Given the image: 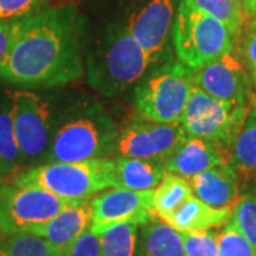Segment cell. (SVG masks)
Wrapping results in <instances>:
<instances>
[{
    "label": "cell",
    "mask_w": 256,
    "mask_h": 256,
    "mask_svg": "<svg viewBox=\"0 0 256 256\" xmlns=\"http://www.w3.org/2000/svg\"><path fill=\"white\" fill-rule=\"evenodd\" d=\"M84 74L77 10L46 6L23 18L18 38L0 67V78L30 87H56Z\"/></svg>",
    "instance_id": "6da1fadb"
},
{
    "label": "cell",
    "mask_w": 256,
    "mask_h": 256,
    "mask_svg": "<svg viewBox=\"0 0 256 256\" xmlns=\"http://www.w3.org/2000/svg\"><path fill=\"white\" fill-rule=\"evenodd\" d=\"M151 64H154L151 57L126 26H112L87 53V82L98 94L112 97L142 80Z\"/></svg>",
    "instance_id": "7a4b0ae2"
},
{
    "label": "cell",
    "mask_w": 256,
    "mask_h": 256,
    "mask_svg": "<svg viewBox=\"0 0 256 256\" xmlns=\"http://www.w3.org/2000/svg\"><path fill=\"white\" fill-rule=\"evenodd\" d=\"M10 182L20 186L42 188L68 202L87 201L98 192L116 188V158L44 162L16 171Z\"/></svg>",
    "instance_id": "3957f363"
},
{
    "label": "cell",
    "mask_w": 256,
    "mask_h": 256,
    "mask_svg": "<svg viewBox=\"0 0 256 256\" xmlns=\"http://www.w3.org/2000/svg\"><path fill=\"white\" fill-rule=\"evenodd\" d=\"M118 127L100 104L78 108L53 136L44 161L78 162L114 154Z\"/></svg>",
    "instance_id": "277c9868"
},
{
    "label": "cell",
    "mask_w": 256,
    "mask_h": 256,
    "mask_svg": "<svg viewBox=\"0 0 256 256\" xmlns=\"http://www.w3.org/2000/svg\"><path fill=\"white\" fill-rule=\"evenodd\" d=\"M171 36L178 62L194 72L235 50L228 28L191 0H180Z\"/></svg>",
    "instance_id": "5b68a950"
},
{
    "label": "cell",
    "mask_w": 256,
    "mask_h": 256,
    "mask_svg": "<svg viewBox=\"0 0 256 256\" xmlns=\"http://www.w3.org/2000/svg\"><path fill=\"white\" fill-rule=\"evenodd\" d=\"M194 87V70L180 62H166L138 84L137 111L156 122H181Z\"/></svg>",
    "instance_id": "8992f818"
},
{
    "label": "cell",
    "mask_w": 256,
    "mask_h": 256,
    "mask_svg": "<svg viewBox=\"0 0 256 256\" xmlns=\"http://www.w3.org/2000/svg\"><path fill=\"white\" fill-rule=\"evenodd\" d=\"M248 111L249 107L218 100L194 87L181 126L185 136L206 140L229 156Z\"/></svg>",
    "instance_id": "52a82bcc"
},
{
    "label": "cell",
    "mask_w": 256,
    "mask_h": 256,
    "mask_svg": "<svg viewBox=\"0 0 256 256\" xmlns=\"http://www.w3.org/2000/svg\"><path fill=\"white\" fill-rule=\"evenodd\" d=\"M74 204L36 186L6 182L0 190V234L30 232Z\"/></svg>",
    "instance_id": "ba28073f"
},
{
    "label": "cell",
    "mask_w": 256,
    "mask_h": 256,
    "mask_svg": "<svg viewBox=\"0 0 256 256\" xmlns=\"http://www.w3.org/2000/svg\"><path fill=\"white\" fill-rule=\"evenodd\" d=\"M12 117L23 164L44 160L53 140L50 106L32 92L10 94Z\"/></svg>",
    "instance_id": "9c48e42d"
},
{
    "label": "cell",
    "mask_w": 256,
    "mask_h": 256,
    "mask_svg": "<svg viewBox=\"0 0 256 256\" xmlns=\"http://www.w3.org/2000/svg\"><path fill=\"white\" fill-rule=\"evenodd\" d=\"M176 0H134L126 28L152 60L168 57V40L172 32Z\"/></svg>",
    "instance_id": "30bf717a"
},
{
    "label": "cell",
    "mask_w": 256,
    "mask_h": 256,
    "mask_svg": "<svg viewBox=\"0 0 256 256\" xmlns=\"http://www.w3.org/2000/svg\"><path fill=\"white\" fill-rule=\"evenodd\" d=\"M185 137L181 122H156L140 118L120 131L114 154L122 158H141L162 162Z\"/></svg>",
    "instance_id": "8fae6325"
},
{
    "label": "cell",
    "mask_w": 256,
    "mask_h": 256,
    "mask_svg": "<svg viewBox=\"0 0 256 256\" xmlns=\"http://www.w3.org/2000/svg\"><path fill=\"white\" fill-rule=\"evenodd\" d=\"M194 86L218 100L249 108L256 104V92L250 77L234 52L195 70Z\"/></svg>",
    "instance_id": "7c38bea8"
},
{
    "label": "cell",
    "mask_w": 256,
    "mask_h": 256,
    "mask_svg": "<svg viewBox=\"0 0 256 256\" xmlns=\"http://www.w3.org/2000/svg\"><path fill=\"white\" fill-rule=\"evenodd\" d=\"M154 190L131 191L126 188H108L92 198V229L110 226L120 222H134L140 226L156 218L152 210Z\"/></svg>",
    "instance_id": "4fadbf2b"
},
{
    "label": "cell",
    "mask_w": 256,
    "mask_h": 256,
    "mask_svg": "<svg viewBox=\"0 0 256 256\" xmlns=\"http://www.w3.org/2000/svg\"><path fill=\"white\" fill-rule=\"evenodd\" d=\"M228 161L229 156L218 146L202 138L185 136L171 156L162 161V165L166 172L190 180L191 176L216 165L226 164Z\"/></svg>",
    "instance_id": "5bb4252c"
},
{
    "label": "cell",
    "mask_w": 256,
    "mask_h": 256,
    "mask_svg": "<svg viewBox=\"0 0 256 256\" xmlns=\"http://www.w3.org/2000/svg\"><path fill=\"white\" fill-rule=\"evenodd\" d=\"M92 200L74 202L64 206L44 225L34 228L28 234H34L46 239L50 245H53L62 255L66 256L67 250L82 232L92 228Z\"/></svg>",
    "instance_id": "9a60e30c"
},
{
    "label": "cell",
    "mask_w": 256,
    "mask_h": 256,
    "mask_svg": "<svg viewBox=\"0 0 256 256\" xmlns=\"http://www.w3.org/2000/svg\"><path fill=\"white\" fill-rule=\"evenodd\" d=\"M188 181L194 195L214 208L234 210L240 196L238 178L228 162L191 176Z\"/></svg>",
    "instance_id": "2e32d148"
},
{
    "label": "cell",
    "mask_w": 256,
    "mask_h": 256,
    "mask_svg": "<svg viewBox=\"0 0 256 256\" xmlns=\"http://www.w3.org/2000/svg\"><path fill=\"white\" fill-rule=\"evenodd\" d=\"M228 164L236 175L240 188L249 190L250 185H256V104L248 111L230 148Z\"/></svg>",
    "instance_id": "e0dca14e"
},
{
    "label": "cell",
    "mask_w": 256,
    "mask_h": 256,
    "mask_svg": "<svg viewBox=\"0 0 256 256\" xmlns=\"http://www.w3.org/2000/svg\"><path fill=\"white\" fill-rule=\"evenodd\" d=\"M232 208H214L192 195L164 222L178 232L205 230L225 226L232 218Z\"/></svg>",
    "instance_id": "ac0fdd59"
},
{
    "label": "cell",
    "mask_w": 256,
    "mask_h": 256,
    "mask_svg": "<svg viewBox=\"0 0 256 256\" xmlns=\"http://www.w3.org/2000/svg\"><path fill=\"white\" fill-rule=\"evenodd\" d=\"M166 174L160 161L141 158H116V188L131 191L156 190Z\"/></svg>",
    "instance_id": "d6986e66"
},
{
    "label": "cell",
    "mask_w": 256,
    "mask_h": 256,
    "mask_svg": "<svg viewBox=\"0 0 256 256\" xmlns=\"http://www.w3.org/2000/svg\"><path fill=\"white\" fill-rule=\"evenodd\" d=\"M137 256H185L181 234L164 220H151L141 226Z\"/></svg>",
    "instance_id": "ffe728a7"
},
{
    "label": "cell",
    "mask_w": 256,
    "mask_h": 256,
    "mask_svg": "<svg viewBox=\"0 0 256 256\" xmlns=\"http://www.w3.org/2000/svg\"><path fill=\"white\" fill-rule=\"evenodd\" d=\"M194 195L190 181L184 176L166 172L152 195V210L156 216L165 220Z\"/></svg>",
    "instance_id": "44dd1931"
},
{
    "label": "cell",
    "mask_w": 256,
    "mask_h": 256,
    "mask_svg": "<svg viewBox=\"0 0 256 256\" xmlns=\"http://www.w3.org/2000/svg\"><path fill=\"white\" fill-rule=\"evenodd\" d=\"M138 228L134 222H120L98 229L101 256H137Z\"/></svg>",
    "instance_id": "7402d4cb"
},
{
    "label": "cell",
    "mask_w": 256,
    "mask_h": 256,
    "mask_svg": "<svg viewBox=\"0 0 256 256\" xmlns=\"http://www.w3.org/2000/svg\"><path fill=\"white\" fill-rule=\"evenodd\" d=\"M0 256H63L46 239L34 234L20 232L2 235Z\"/></svg>",
    "instance_id": "603a6c76"
},
{
    "label": "cell",
    "mask_w": 256,
    "mask_h": 256,
    "mask_svg": "<svg viewBox=\"0 0 256 256\" xmlns=\"http://www.w3.org/2000/svg\"><path fill=\"white\" fill-rule=\"evenodd\" d=\"M0 164L6 168L9 175L14 174L18 171V166L23 165V158L14 134L10 97L8 102L0 107Z\"/></svg>",
    "instance_id": "cb8c5ba5"
},
{
    "label": "cell",
    "mask_w": 256,
    "mask_h": 256,
    "mask_svg": "<svg viewBox=\"0 0 256 256\" xmlns=\"http://www.w3.org/2000/svg\"><path fill=\"white\" fill-rule=\"evenodd\" d=\"M191 3L206 14L222 22L228 28L236 43L239 34L246 23L238 0H191Z\"/></svg>",
    "instance_id": "d4e9b609"
},
{
    "label": "cell",
    "mask_w": 256,
    "mask_h": 256,
    "mask_svg": "<svg viewBox=\"0 0 256 256\" xmlns=\"http://www.w3.org/2000/svg\"><path fill=\"white\" fill-rule=\"evenodd\" d=\"M230 222L256 250V190H248L239 196Z\"/></svg>",
    "instance_id": "484cf974"
},
{
    "label": "cell",
    "mask_w": 256,
    "mask_h": 256,
    "mask_svg": "<svg viewBox=\"0 0 256 256\" xmlns=\"http://www.w3.org/2000/svg\"><path fill=\"white\" fill-rule=\"evenodd\" d=\"M235 46L238 47L240 62L245 66L256 92V13L246 20Z\"/></svg>",
    "instance_id": "4316f807"
},
{
    "label": "cell",
    "mask_w": 256,
    "mask_h": 256,
    "mask_svg": "<svg viewBox=\"0 0 256 256\" xmlns=\"http://www.w3.org/2000/svg\"><path fill=\"white\" fill-rule=\"evenodd\" d=\"M185 256H218V234L212 229L180 232Z\"/></svg>",
    "instance_id": "83f0119b"
},
{
    "label": "cell",
    "mask_w": 256,
    "mask_h": 256,
    "mask_svg": "<svg viewBox=\"0 0 256 256\" xmlns=\"http://www.w3.org/2000/svg\"><path fill=\"white\" fill-rule=\"evenodd\" d=\"M218 256H256V250L229 220L218 234Z\"/></svg>",
    "instance_id": "f1b7e54d"
},
{
    "label": "cell",
    "mask_w": 256,
    "mask_h": 256,
    "mask_svg": "<svg viewBox=\"0 0 256 256\" xmlns=\"http://www.w3.org/2000/svg\"><path fill=\"white\" fill-rule=\"evenodd\" d=\"M50 0H0V20L20 18L46 8Z\"/></svg>",
    "instance_id": "f546056e"
},
{
    "label": "cell",
    "mask_w": 256,
    "mask_h": 256,
    "mask_svg": "<svg viewBox=\"0 0 256 256\" xmlns=\"http://www.w3.org/2000/svg\"><path fill=\"white\" fill-rule=\"evenodd\" d=\"M23 24V18L0 20V67L4 63L12 47L18 38Z\"/></svg>",
    "instance_id": "4dcf8cb0"
},
{
    "label": "cell",
    "mask_w": 256,
    "mask_h": 256,
    "mask_svg": "<svg viewBox=\"0 0 256 256\" xmlns=\"http://www.w3.org/2000/svg\"><path fill=\"white\" fill-rule=\"evenodd\" d=\"M66 256H101L98 235L88 228L70 246Z\"/></svg>",
    "instance_id": "1f68e13d"
},
{
    "label": "cell",
    "mask_w": 256,
    "mask_h": 256,
    "mask_svg": "<svg viewBox=\"0 0 256 256\" xmlns=\"http://www.w3.org/2000/svg\"><path fill=\"white\" fill-rule=\"evenodd\" d=\"M238 2L245 14V18L249 20L256 13V0H238Z\"/></svg>",
    "instance_id": "d6a6232c"
},
{
    "label": "cell",
    "mask_w": 256,
    "mask_h": 256,
    "mask_svg": "<svg viewBox=\"0 0 256 256\" xmlns=\"http://www.w3.org/2000/svg\"><path fill=\"white\" fill-rule=\"evenodd\" d=\"M0 176H9L8 171H6V168H4L2 164H0Z\"/></svg>",
    "instance_id": "836d02e7"
},
{
    "label": "cell",
    "mask_w": 256,
    "mask_h": 256,
    "mask_svg": "<svg viewBox=\"0 0 256 256\" xmlns=\"http://www.w3.org/2000/svg\"><path fill=\"white\" fill-rule=\"evenodd\" d=\"M3 178H4V176H0V190H2V186H3V185L6 184V181H4Z\"/></svg>",
    "instance_id": "e575fe53"
}]
</instances>
